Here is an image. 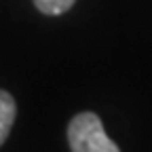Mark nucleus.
<instances>
[{"mask_svg":"<svg viewBox=\"0 0 152 152\" xmlns=\"http://www.w3.org/2000/svg\"><path fill=\"white\" fill-rule=\"evenodd\" d=\"M15 118H17V104H15V97L0 89V146H2L9 137V133L15 125Z\"/></svg>","mask_w":152,"mask_h":152,"instance_id":"f03ea898","label":"nucleus"},{"mask_svg":"<svg viewBox=\"0 0 152 152\" xmlns=\"http://www.w3.org/2000/svg\"><path fill=\"white\" fill-rule=\"evenodd\" d=\"M32 2H34V7L40 11L42 15L55 17V15H64V13H68V11L74 7L76 0H32Z\"/></svg>","mask_w":152,"mask_h":152,"instance_id":"7ed1b4c3","label":"nucleus"},{"mask_svg":"<svg viewBox=\"0 0 152 152\" xmlns=\"http://www.w3.org/2000/svg\"><path fill=\"white\" fill-rule=\"evenodd\" d=\"M66 135L72 152H121L118 144L108 137L102 118L89 110L72 116Z\"/></svg>","mask_w":152,"mask_h":152,"instance_id":"f257e3e1","label":"nucleus"}]
</instances>
